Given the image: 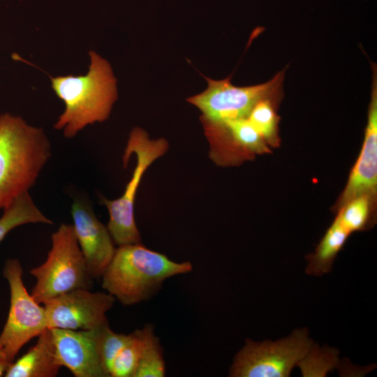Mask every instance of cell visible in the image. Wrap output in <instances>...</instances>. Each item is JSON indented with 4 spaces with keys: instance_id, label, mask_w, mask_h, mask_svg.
<instances>
[{
    "instance_id": "cell-1",
    "label": "cell",
    "mask_w": 377,
    "mask_h": 377,
    "mask_svg": "<svg viewBox=\"0 0 377 377\" xmlns=\"http://www.w3.org/2000/svg\"><path fill=\"white\" fill-rule=\"evenodd\" d=\"M84 75L51 77L52 87L65 105L54 128L73 138L89 124L103 122L117 99V80L110 64L94 51Z\"/></svg>"
},
{
    "instance_id": "cell-2",
    "label": "cell",
    "mask_w": 377,
    "mask_h": 377,
    "mask_svg": "<svg viewBox=\"0 0 377 377\" xmlns=\"http://www.w3.org/2000/svg\"><path fill=\"white\" fill-rule=\"evenodd\" d=\"M188 261L175 262L140 244L119 246L104 270L102 287L124 306L149 300L168 279L191 272Z\"/></svg>"
},
{
    "instance_id": "cell-3",
    "label": "cell",
    "mask_w": 377,
    "mask_h": 377,
    "mask_svg": "<svg viewBox=\"0 0 377 377\" xmlns=\"http://www.w3.org/2000/svg\"><path fill=\"white\" fill-rule=\"evenodd\" d=\"M51 156V145L40 128L20 117L0 114V209L29 192Z\"/></svg>"
},
{
    "instance_id": "cell-4",
    "label": "cell",
    "mask_w": 377,
    "mask_h": 377,
    "mask_svg": "<svg viewBox=\"0 0 377 377\" xmlns=\"http://www.w3.org/2000/svg\"><path fill=\"white\" fill-rule=\"evenodd\" d=\"M51 240L45 261L30 270L36 279L31 295L39 304L73 290L89 289L93 283L73 225L61 224Z\"/></svg>"
},
{
    "instance_id": "cell-5",
    "label": "cell",
    "mask_w": 377,
    "mask_h": 377,
    "mask_svg": "<svg viewBox=\"0 0 377 377\" xmlns=\"http://www.w3.org/2000/svg\"><path fill=\"white\" fill-rule=\"evenodd\" d=\"M165 138L152 140L140 127L134 128L129 135L123 156L126 167L132 154L137 161L132 177L123 195L116 200L102 198V202L109 213L108 229L115 244L119 246L140 244L141 237L134 218V202L138 187L147 168L168 149Z\"/></svg>"
},
{
    "instance_id": "cell-6",
    "label": "cell",
    "mask_w": 377,
    "mask_h": 377,
    "mask_svg": "<svg viewBox=\"0 0 377 377\" xmlns=\"http://www.w3.org/2000/svg\"><path fill=\"white\" fill-rule=\"evenodd\" d=\"M313 344L306 328L276 341L246 339L233 358L229 376L288 377Z\"/></svg>"
},
{
    "instance_id": "cell-7",
    "label": "cell",
    "mask_w": 377,
    "mask_h": 377,
    "mask_svg": "<svg viewBox=\"0 0 377 377\" xmlns=\"http://www.w3.org/2000/svg\"><path fill=\"white\" fill-rule=\"evenodd\" d=\"M285 72L283 69L268 82L249 87L233 85L231 76L221 80L205 77L208 83L207 89L189 97L187 101L201 111L200 121L223 124L246 119L260 101L281 98Z\"/></svg>"
},
{
    "instance_id": "cell-8",
    "label": "cell",
    "mask_w": 377,
    "mask_h": 377,
    "mask_svg": "<svg viewBox=\"0 0 377 377\" xmlns=\"http://www.w3.org/2000/svg\"><path fill=\"white\" fill-rule=\"evenodd\" d=\"M3 276L10 288V309L6 322L0 334V346L10 362L31 339L47 327L44 306L29 294L22 281V267L15 258L7 260Z\"/></svg>"
},
{
    "instance_id": "cell-9",
    "label": "cell",
    "mask_w": 377,
    "mask_h": 377,
    "mask_svg": "<svg viewBox=\"0 0 377 377\" xmlns=\"http://www.w3.org/2000/svg\"><path fill=\"white\" fill-rule=\"evenodd\" d=\"M115 298L108 293L75 289L43 303L47 327L89 330L107 320Z\"/></svg>"
},
{
    "instance_id": "cell-10",
    "label": "cell",
    "mask_w": 377,
    "mask_h": 377,
    "mask_svg": "<svg viewBox=\"0 0 377 377\" xmlns=\"http://www.w3.org/2000/svg\"><path fill=\"white\" fill-rule=\"evenodd\" d=\"M71 212L74 232L89 273L93 279H99L114 254V241L108 228L85 201L75 200Z\"/></svg>"
},
{
    "instance_id": "cell-11",
    "label": "cell",
    "mask_w": 377,
    "mask_h": 377,
    "mask_svg": "<svg viewBox=\"0 0 377 377\" xmlns=\"http://www.w3.org/2000/svg\"><path fill=\"white\" fill-rule=\"evenodd\" d=\"M373 76L371 101L364 140L357 161L342 193L340 208L350 200L362 195L376 193L377 185V68L371 63Z\"/></svg>"
},
{
    "instance_id": "cell-12",
    "label": "cell",
    "mask_w": 377,
    "mask_h": 377,
    "mask_svg": "<svg viewBox=\"0 0 377 377\" xmlns=\"http://www.w3.org/2000/svg\"><path fill=\"white\" fill-rule=\"evenodd\" d=\"M57 361L75 377H108L87 330L50 328Z\"/></svg>"
},
{
    "instance_id": "cell-13",
    "label": "cell",
    "mask_w": 377,
    "mask_h": 377,
    "mask_svg": "<svg viewBox=\"0 0 377 377\" xmlns=\"http://www.w3.org/2000/svg\"><path fill=\"white\" fill-rule=\"evenodd\" d=\"M59 364L52 332L45 329L38 336L34 346L8 367L6 377H54L61 368Z\"/></svg>"
},
{
    "instance_id": "cell-14",
    "label": "cell",
    "mask_w": 377,
    "mask_h": 377,
    "mask_svg": "<svg viewBox=\"0 0 377 377\" xmlns=\"http://www.w3.org/2000/svg\"><path fill=\"white\" fill-rule=\"evenodd\" d=\"M350 233L337 217L327 229L315 252L307 256L306 273L320 276L330 273L335 258Z\"/></svg>"
},
{
    "instance_id": "cell-15",
    "label": "cell",
    "mask_w": 377,
    "mask_h": 377,
    "mask_svg": "<svg viewBox=\"0 0 377 377\" xmlns=\"http://www.w3.org/2000/svg\"><path fill=\"white\" fill-rule=\"evenodd\" d=\"M0 218V243L13 229L28 223L53 224L34 202L29 192L24 193L3 208Z\"/></svg>"
},
{
    "instance_id": "cell-16",
    "label": "cell",
    "mask_w": 377,
    "mask_h": 377,
    "mask_svg": "<svg viewBox=\"0 0 377 377\" xmlns=\"http://www.w3.org/2000/svg\"><path fill=\"white\" fill-rule=\"evenodd\" d=\"M142 330L143 345L134 377H163L165 375L163 349L154 327L147 323Z\"/></svg>"
},
{
    "instance_id": "cell-17",
    "label": "cell",
    "mask_w": 377,
    "mask_h": 377,
    "mask_svg": "<svg viewBox=\"0 0 377 377\" xmlns=\"http://www.w3.org/2000/svg\"><path fill=\"white\" fill-rule=\"evenodd\" d=\"M91 337L99 360L110 377L112 362L129 339V334L117 333L110 327L108 319L96 327L87 330Z\"/></svg>"
},
{
    "instance_id": "cell-18",
    "label": "cell",
    "mask_w": 377,
    "mask_h": 377,
    "mask_svg": "<svg viewBox=\"0 0 377 377\" xmlns=\"http://www.w3.org/2000/svg\"><path fill=\"white\" fill-rule=\"evenodd\" d=\"M142 345V329L135 330L129 334L127 343L112 362L110 377H134L141 355Z\"/></svg>"
},
{
    "instance_id": "cell-19",
    "label": "cell",
    "mask_w": 377,
    "mask_h": 377,
    "mask_svg": "<svg viewBox=\"0 0 377 377\" xmlns=\"http://www.w3.org/2000/svg\"><path fill=\"white\" fill-rule=\"evenodd\" d=\"M279 101L274 98L260 101L247 117L267 143L275 144L278 140L279 117L276 113L275 105Z\"/></svg>"
},
{
    "instance_id": "cell-20",
    "label": "cell",
    "mask_w": 377,
    "mask_h": 377,
    "mask_svg": "<svg viewBox=\"0 0 377 377\" xmlns=\"http://www.w3.org/2000/svg\"><path fill=\"white\" fill-rule=\"evenodd\" d=\"M221 124L226 127L230 138L239 148L253 154L268 151L267 142L247 118Z\"/></svg>"
},
{
    "instance_id": "cell-21",
    "label": "cell",
    "mask_w": 377,
    "mask_h": 377,
    "mask_svg": "<svg viewBox=\"0 0 377 377\" xmlns=\"http://www.w3.org/2000/svg\"><path fill=\"white\" fill-rule=\"evenodd\" d=\"M337 218L351 234L364 230L370 216L369 198L367 195L357 196L341 207Z\"/></svg>"
},
{
    "instance_id": "cell-22",
    "label": "cell",
    "mask_w": 377,
    "mask_h": 377,
    "mask_svg": "<svg viewBox=\"0 0 377 377\" xmlns=\"http://www.w3.org/2000/svg\"><path fill=\"white\" fill-rule=\"evenodd\" d=\"M11 362H9L3 349L0 346V376H4L5 372Z\"/></svg>"
}]
</instances>
